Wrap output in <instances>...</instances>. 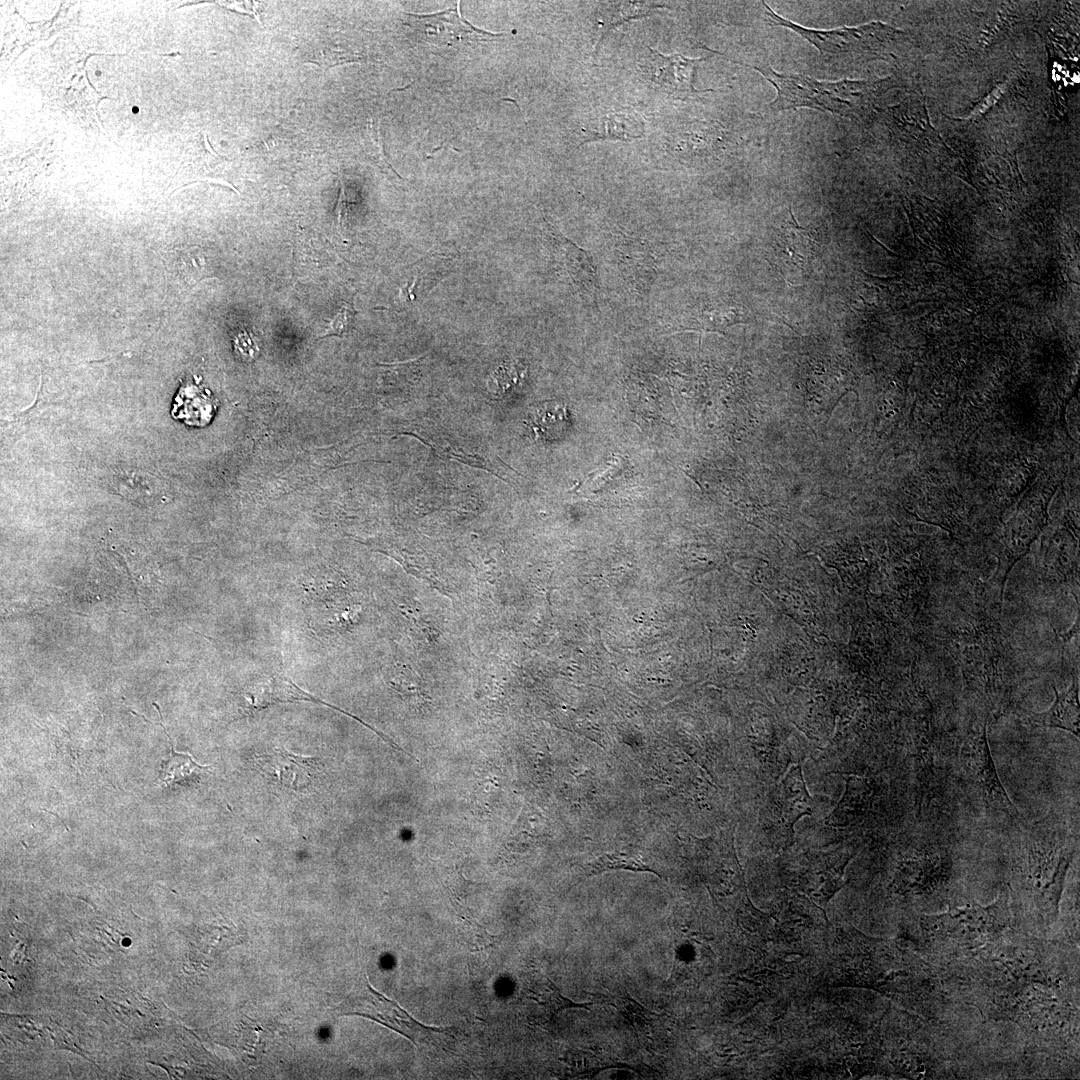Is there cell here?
<instances>
[{"instance_id": "1", "label": "cell", "mask_w": 1080, "mask_h": 1080, "mask_svg": "<svg viewBox=\"0 0 1080 1080\" xmlns=\"http://www.w3.org/2000/svg\"><path fill=\"white\" fill-rule=\"evenodd\" d=\"M1068 835L1060 830L1033 829L1024 839L1020 860V889L1043 920L1054 922L1074 855Z\"/></svg>"}, {"instance_id": "2", "label": "cell", "mask_w": 1080, "mask_h": 1080, "mask_svg": "<svg viewBox=\"0 0 1080 1080\" xmlns=\"http://www.w3.org/2000/svg\"><path fill=\"white\" fill-rule=\"evenodd\" d=\"M1009 889L1004 888L995 902L982 906L971 903L951 906L946 912L922 915L921 927L933 941L950 942L958 947L975 948L996 940L1010 923Z\"/></svg>"}, {"instance_id": "3", "label": "cell", "mask_w": 1080, "mask_h": 1080, "mask_svg": "<svg viewBox=\"0 0 1080 1080\" xmlns=\"http://www.w3.org/2000/svg\"><path fill=\"white\" fill-rule=\"evenodd\" d=\"M752 68L775 87L777 96L769 105L774 111L808 107L849 116L856 112L859 100L868 91L867 82L818 81L803 75L777 73L768 65Z\"/></svg>"}, {"instance_id": "4", "label": "cell", "mask_w": 1080, "mask_h": 1080, "mask_svg": "<svg viewBox=\"0 0 1080 1080\" xmlns=\"http://www.w3.org/2000/svg\"><path fill=\"white\" fill-rule=\"evenodd\" d=\"M335 1011L338 1015H358L376 1021L402 1034L418 1048L444 1043L452 1031L451 1028L420 1023L399 1004L373 989L366 974Z\"/></svg>"}, {"instance_id": "5", "label": "cell", "mask_w": 1080, "mask_h": 1080, "mask_svg": "<svg viewBox=\"0 0 1080 1080\" xmlns=\"http://www.w3.org/2000/svg\"><path fill=\"white\" fill-rule=\"evenodd\" d=\"M959 759L967 783L984 806L1009 815L1017 813L997 774L986 724L967 734L960 748Z\"/></svg>"}, {"instance_id": "6", "label": "cell", "mask_w": 1080, "mask_h": 1080, "mask_svg": "<svg viewBox=\"0 0 1080 1080\" xmlns=\"http://www.w3.org/2000/svg\"><path fill=\"white\" fill-rule=\"evenodd\" d=\"M766 15L772 26L789 28L814 45L821 54L839 56L851 52L876 49L883 41L898 33L897 30L872 22L859 27H843L834 30H814L803 27L776 14L765 2Z\"/></svg>"}, {"instance_id": "7", "label": "cell", "mask_w": 1080, "mask_h": 1080, "mask_svg": "<svg viewBox=\"0 0 1080 1080\" xmlns=\"http://www.w3.org/2000/svg\"><path fill=\"white\" fill-rule=\"evenodd\" d=\"M817 802L807 790L801 765L791 766L771 791L767 803L770 822L782 834L786 845L793 842L796 822L812 815Z\"/></svg>"}, {"instance_id": "8", "label": "cell", "mask_w": 1080, "mask_h": 1080, "mask_svg": "<svg viewBox=\"0 0 1080 1080\" xmlns=\"http://www.w3.org/2000/svg\"><path fill=\"white\" fill-rule=\"evenodd\" d=\"M641 63L646 80L655 88L674 97L686 98L699 92L694 87L698 64L706 58H687L681 54L664 55L648 47Z\"/></svg>"}, {"instance_id": "9", "label": "cell", "mask_w": 1080, "mask_h": 1080, "mask_svg": "<svg viewBox=\"0 0 1080 1080\" xmlns=\"http://www.w3.org/2000/svg\"><path fill=\"white\" fill-rule=\"evenodd\" d=\"M854 853L849 849L806 855L799 885L813 899L826 903L843 886V873Z\"/></svg>"}, {"instance_id": "10", "label": "cell", "mask_w": 1080, "mask_h": 1080, "mask_svg": "<svg viewBox=\"0 0 1080 1080\" xmlns=\"http://www.w3.org/2000/svg\"><path fill=\"white\" fill-rule=\"evenodd\" d=\"M255 765L271 782L299 791L312 783L319 772L320 764L314 757L276 749L257 756Z\"/></svg>"}, {"instance_id": "11", "label": "cell", "mask_w": 1080, "mask_h": 1080, "mask_svg": "<svg viewBox=\"0 0 1080 1080\" xmlns=\"http://www.w3.org/2000/svg\"><path fill=\"white\" fill-rule=\"evenodd\" d=\"M407 15L412 18L413 26L423 35L424 40L439 45L490 40L502 35L473 27L459 16L456 8L431 15Z\"/></svg>"}, {"instance_id": "12", "label": "cell", "mask_w": 1080, "mask_h": 1080, "mask_svg": "<svg viewBox=\"0 0 1080 1080\" xmlns=\"http://www.w3.org/2000/svg\"><path fill=\"white\" fill-rule=\"evenodd\" d=\"M545 231L550 249L559 265L564 268L576 286L592 292L597 287L596 269L590 255L565 238L545 220Z\"/></svg>"}, {"instance_id": "13", "label": "cell", "mask_w": 1080, "mask_h": 1080, "mask_svg": "<svg viewBox=\"0 0 1080 1080\" xmlns=\"http://www.w3.org/2000/svg\"><path fill=\"white\" fill-rule=\"evenodd\" d=\"M582 144L596 140L631 141L644 136V122L631 108L610 111L583 128Z\"/></svg>"}, {"instance_id": "14", "label": "cell", "mask_w": 1080, "mask_h": 1080, "mask_svg": "<svg viewBox=\"0 0 1080 1080\" xmlns=\"http://www.w3.org/2000/svg\"><path fill=\"white\" fill-rule=\"evenodd\" d=\"M1055 700L1043 712L1027 713L1029 724L1038 728H1058L1079 737V686L1074 678L1069 688L1058 691L1053 686Z\"/></svg>"}, {"instance_id": "15", "label": "cell", "mask_w": 1080, "mask_h": 1080, "mask_svg": "<svg viewBox=\"0 0 1080 1080\" xmlns=\"http://www.w3.org/2000/svg\"><path fill=\"white\" fill-rule=\"evenodd\" d=\"M846 789L836 809L825 822L831 826H848L861 822L870 812L874 801L871 782L863 777L845 776Z\"/></svg>"}, {"instance_id": "16", "label": "cell", "mask_w": 1080, "mask_h": 1080, "mask_svg": "<svg viewBox=\"0 0 1080 1080\" xmlns=\"http://www.w3.org/2000/svg\"><path fill=\"white\" fill-rule=\"evenodd\" d=\"M217 406L218 402L209 390L187 382L179 388L171 415L174 419L183 420L187 425L204 427L212 420Z\"/></svg>"}, {"instance_id": "17", "label": "cell", "mask_w": 1080, "mask_h": 1080, "mask_svg": "<svg viewBox=\"0 0 1080 1080\" xmlns=\"http://www.w3.org/2000/svg\"><path fill=\"white\" fill-rule=\"evenodd\" d=\"M248 699L250 701L249 706L253 710H261L276 703L295 701H310L340 710L303 691L286 676L271 677L267 683L250 692Z\"/></svg>"}, {"instance_id": "18", "label": "cell", "mask_w": 1080, "mask_h": 1080, "mask_svg": "<svg viewBox=\"0 0 1080 1080\" xmlns=\"http://www.w3.org/2000/svg\"><path fill=\"white\" fill-rule=\"evenodd\" d=\"M602 4V9L598 18L601 33L597 42L596 52L603 38L614 27L631 19L648 16L657 9L665 7V4L663 3L651 1H609Z\"/></svg>"}, {"instance_id": "19", "label": "cell", "mask_w": 1080, "mask_h": 1080, "mask_svg": "<svg viewBox=\"0 0 1080 1080\" xmlns=\"http://www.w3.org/2000/svg\"><path fill=\"white\" fill-rule=\"evenodd\" d=\"M941 874V862L934 856H922L906 861L897 877L902 891L924 892L930 888Z\"/></svg>"}, {"instance_id": "20", "label": "cell", "mask_w": 1080, "mask_h": 1080, "mask_svg": "<svg viewBox=\"0 0 1080 1080\" xmlns=\"http://www.w3.org/2000/svg\"><path fill=\"white\" fill-rule=\"evenodd\" d=\"M528 425L537 438L557 439L568 427L567 410L565 406L554 401L542 403L530 411Z\"/></svg>"}, {"instance_id": "21", "label": "cell", "mask_w": 1080, "mask_h": 1080, "mask_svg": "<svg viewBox=\"0 0 1080 1080\" xmlns=\"http://www.w3.org/2000/svg\"><path fill=\"white\" fill-rule=\"evenodd\" d=\"M209 769L197 764L189 754L174 752L161 766L160 779L166 784H189L196 782L200 773Z\"/></svg>"}, {"instance_id": "22", "label": "cell", "mask_w": 1080, "mask_h": 1080, "mask_svg": "<svg viewBox=\"0 0 1080 1080\" xmlns=\"http://www.w3.org/2000/svg\"><path fill=\"white\" fill-rule=\"evenodd\" d=\"M616 869L645 871L659 876V874L649 867L641 857L627 853H607L585 866L588 875L600 874L604 871Z\"/></svg>"}, {"instance_id": "23", "label": "cell", "mask_w": 1080, "mask_h": 1080, "mask_svg": "<svg viewBox=\"0 0 1080 1080\" xmlns=\"http://www.w3.org/2000/svg\"><path fill=\"white\" fill-rule=\"evenodd\" d=\"M740 317L739 310L735 307L718 308L710 311L705 310L701 312L696 319L684 327L688 330L721 332L724 327H730L736 323L744 322Z\"/></svg>"}, {"instance_id": "24", "label": "cell", "mask_w": 1080, "mask_h": 1080, "mask_svg": "<svg viewBox=\"0 0 1080 1080\" xmlns=\"http://www.w3.org/2000/svg\"><path fill=\"white\" fill-rule=\"evenodd\" d=\"M531 991L534 996V1000L543 1005L551 1016H554L555 1014L564 1009H588L589 1003H575L570 999L564 997L560 993L558 988L553 984V982L550 981L549 978H545L542 983H540L535 989H532Z\"/></svg>"}, {"instance_id": "25", "label": "cell", "mask_w": 1080, "mask_h": 1080, "mask_svg": "<svg viewBox=\"0 0 1080 1080\" xmlns=\"http://www.w3.org/2000/svg\"><path fill=\"white\" fill-rule=\"evenodd\" d=\"M520 363L510 362L499 366L488 380V389L493 395L501 396L518 383L521 378Z\"/></svg>"}, {"instance_id": "26", "label": "cell", "mask_w": 1080, "mask_h": 1080, "mask_svg": "<svg viewBox=\"0 0 1080 1080\" xmlns=\"http://www.w3.org/2000/svg\"><path fill=\"white\" fill-rule=\"evenodd\" d=\"M356 313L352 301L344 302L323 331V334L318 338H327L329 336L343 337L348 334L354 325Z\"/></svg>"}, {"instance_id": "27", "label": "cell", "mask_w": 1080, "mask_h": 1080, "mask_svg": "<svg viewBox=\"0 0 1080 1080\" xmlns=\"http://www.w3.org/2000/svg\"><path fill=\"white\" fill-rule=\"evenodd\" d=\"M361 59L362 57L357 53L326 48L321 51L320 60L317 62V64L322 67L331 68L339 64L359 61Z\"/></svg>"}, {"instance_id": "28", "label": "cell", "mask_w": 1080, "mask_h": 1080, "mask_svg": "<svg viewBox=\"0 0 1080 1080\" xmlns=\"http://www.w3.org/2000/svg\"><path fill=\"white\" fill-rule=\"evenodd\" d=\"M234 348L238 356L245 360H253L259 349L251 333L243 331L234 340Z\"/></svg>"}, {"instance_id": "29", "label": "cell", "mask_w": 1080, "mask_h": 1080, "mask_svg": "<svg viewBox=\"0 0 1080 1080\" xmlns=\"http://www.w3.org/2000/svg\"><path fill=\"white\" fill-rule=\"evenodd\" d=\"M345 207H346V198H345V187H344V183H343V180H342V179H341V177H340V192H339V198H338V203H337V206H336V208H335V210H334V212H335V213H336V215H337V220H338L339 224H340V223H341V221H342V216H343V210L345 209Z\"/></svg>"}]
</instances>
